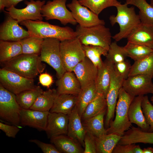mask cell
Returning a JSON list of instances; mask_svg holds the SVG:
<instances>
[{
    "label": "cell",
    "mask_w": 153,
    "mask_h": 153,
    "mask_svg": "<svg viewBox=\"0 0 153 153\" xmlns=\"http://www.w3.org/2000/svg\"><path fill=\"white\" fill-rule=\"evenodd\" d=\"M22 54L20 41H0V61L4 63Z\"/></svg>",
    "instance_id": "obj_28"
},
{
    "label": "cell",
    "mask_w": 153,
    "mask_h": 153,
    "mask_svg": "<svg viewBox=\"0 0 153 153\" xmlns=\"http://www.w3.org/2000/svg\"><path fill=\"white\" fill-rule=\"evenodd\" d=\"M74 72L83 89L95 83L98 68L86 57L74 68Z\"/></svg>",
    "instance_id": "obj_17"
},
{
    "label": "cell",
    "mask_w": 153,
    "mask_h": 153,
    "mask_svg": "<svg viewBox=\"0 0 153 153\" xmlns=\"http://www.w3.org/2000/svg\"><path fill=\"white\" fill-rule=\"evenodd\" d=\"M24 3L26 6L23 8L18 9L12 6L7 8L5 12L19 23L27 20H42L41 10L42 6L45 3V0H30L26 1Z\"/></svg>",
    "instance_id": "obj_11"
},
{
    "label": "cell",
    "mask_w": 153,
    "mask_h": 153,
    "mask_svg": "<svg viewBox=\"0 0 153 153\" xmlns=\"http://www.w3.org/2000/svg\"><path fill=\"white\" fill-rule=\"evenodd\" d=\"M153 76L145 74L129 76L124 80L122 87L129 94L135 97L153 94Z\"/></svg>",
    "instance_id": "obj_12"
},
{
    "label": "cell",
    "mask_w": 153,
    "mask_h": 153,
    "mask_svg": "<svg viewBox=\"0 0 153 153\" xmlns=\"http://www.w3.org/2000/svg\"><path fill=\"white\" fill-rule=\"evenodd\" d=\"M140 74H147L153 76V51L143 59L135 61L131 65L129 76Z\"/></svg>",
    "instance_id": "obj_36"
},
{
    "label": "cell",
    "mask_w": 153,
    "mask_h": 153,
    "mask_svg": "<svg viewBox=\"0 0 153 153\" xmlns=\"http://www.w3.org/2000/svg\"><path fill=\"white\" fill-rule=\"evenodd\" d=\"M29 141L35 144L44 153H60L52 144L46 143L36 139H31Z\"/></svg>",
    "instance_id": "obj_45"
},
{
    "label": "cell",
    "mask_w": 153,
    "mask_h": 153,
    "mask_svg": "<svg viewBox=\"0 0 153 153\" xmlns=\"http://www.w3.org/2000/svg\"><path fill=\"white\" fill-rule=\"evenodd\" d=\"M107 111L106 109L98 114L83 121L82 124L86 132L97 137L107 134L103 122Z\"/></svg>",
    "instance_id": "obj_27"
},
{
    "label": "cell",
    "mask_w": 153,
    "mask_h": 153,
    "mask_svg": "<svg viewBox=\"0 0 153 153\" xmlns=\"http://www.w3.org/2000/svg\"><path fill=\"white\" fill-rule=\"evenodd\" d=\"M60 47L62 63L66 71L73 72L86 57L82 44L77 37L60 41Z\"/></svg>",
    "instance_id": "obj_6"
},
{
    "label": "cell",
    "mask_w": 153,
    "mask_h": 153,
    "mask_svg": "<svg viewBox=\"0 0 153 153\" xmlns=\"http://www.w3.org/2000/svg\"><path fill=\"white\" fill-rule=\"evenodd\" d=\"M107 109L106 98L99 94L87 106L81 118L83 121L94 116Z\"/></svg>",
    "instance_id": "obj_34"
},
{
    "label": "cell",
    "mask_w": 153,
    "mask_h": 153,
    "mask_svg": "<svg viewBox=\"0 0 153 153\" xmlns=\"http://www.w3.org/2000/svg\"><path fill=\"white\" fill-rule=\"evenodd\" d=\"M131 65L125 60L113 64V68L116 74L124 80L129 76Z\"/></svg>",
    "instance_id": "obj_42"
},
{
    "label": "cell",
    "mask_w": 153,
    "mask_h": 153,
    "mask_svg": "<svg viewBox=\"0 0 153 153\" xmlns=\"http://www.w3.org/2000/svg\"><path fill=\"white\" fill-rule=\"evenodd\" d=\"M17 20L8 15L0 27V39L20 41L30 36L28 32L20 26Z\"/></svg>",
    "instance_id": "obj_15"
},
{
    "label": "cell",
    "mask_w": 153,
    "mask_h": 153,
    "mask_svg": "<svg viewBox=\"0 0 153 153\" xmlns=\"http://www.w3.org/2000/svg\"><path fill=\"white\" fill-rule=\"evenodd\" d=\"M121 137L114 134H106L99 137H94L97 153H111Z\"/></svg>",
    "instance_id": "obj_30"
},
{
    "label": "cell",
    "mask_w": 153,
    "mask_h": 153,
    "mask_svg": "<svg viewBox=\"0 0 153 153\" xmlns=\"http://www.w3.org/2000/svg\"><path fill=\"white\" fill-rule=\"evenodd\" d=\"M99 95L95 83L82 89L77 96V100L76 105L80 116L88 105Z\"/></svg>",
    "instance_id": "obj_29"
},
{
    "label": "cell",
    "mask_w": 153,
    "mask_h": 153,
    "mask_svg": "<svg viewBox=\"0 0 153 153\" xmlns=\"http://www.w3.org/2000/svg\"><path fill=\"white\" fill-rule=\"evenodd\" d=\"M44 39L30 36L20 41L22 46V54L40 55Z\"/></svg>",
    "instance_id": "obj_37"
},
{
    "label": "cell",
    "mask_w": 153,
    "mask_h": 153,
    "mask_svg": "<svg viewBox=\"0 0 153 153\" xmlns=\"http://www.w3.org/2000/svg\"><path fill=\"white\" fill-rule=\"evenodd\" d=\"M79 3L98 15L104 9L116 7L121 4L117 0H78Z\"/></svg>",
    "instance_id": "obj_38"
},
{
    "label": "cell",
    "mask_w": 153,
    "mask_h": 153,
    "mask_svg": "<svg viewBox=\"0 0 153 153\" xmlns=\"http://www.w3.org/2000/svg\"><path fill=\"white\" fill-rule=\"evenodd\" d=\"M67 7L71 10L72 15L80 26L89 27L99 25L105 24L104 20L87 7L81 5L78 0H72Z\"/></svg>",
    "instance_id": "obj_14"
},
{
    "label": "cell",
    "mask_w": 153,
    "mask_h": 153,
    "mask_svg": "<svg viewBox=\"0 0 153 153\" xmlns=\"http://www.w3.org/2000/svg\"><path fill=\"white\" fill-rule=\"evenodd\" d=\"M39 79L40 84L47 88L50 87L53 82L52 76L47 73H41Z\"/></svg>",
    "instance_id": "obj_47"
},
{
    "label": "cell",
    "mask_w": 153,
    "mask_h": 153,
    "mask_svg": "<svg viewBox=\"0 0 153 153\" xmlns=\"http://www.w3.org/2000/svg\"><path fill=\"white\" fill-rule=\"evenodd\" d=\"M49 111H42L31 109H22L20 111V124L45 131Z\"/></svg>",
    "instance_id": "obj_16"
},
{
    "label": "cell",
    "mask_w": 153,
    "mask_h": 153,
    "mask_svg": "<svg viewBox=\"0 0 153 153\" xmlns=\"http://www.w3.org/2000/svg\"><path fill=\"white\" fill-rule=\"evenodd\" d=\"M67 0H49L42 7L41 13L47 20H59L64 26L69 23L75 25L77 23L73 18L71 11L67 8Z\"/></svg>",
    "instance_id": "obj_9"
},
{
    "label": "cell",
    "mask_w": 153,
    "mask_h": 153,
    "mask_svg": "<svg viewBox=\"0 0 153 153\" xmlns=\"http://www.w3.org/2000/svg\"><path fill=\"white\" fill-rule=\"evenodd\" d=\"M137 143L153 144V131H145L139 127L131 126L124 132L118 144L124 145Z\"/></svg>",
    "instance_id": "obj_21"
},
{
    "label": "cell",
    "mask_w": 153,
    "mask_h": 153,
    "mask_svg": "<svg viewBox=\"0 0 153 153\" xmlns=\"http://www.w3.org/2000/svg\"><path fill=\"white\" fill-rule=\"evenodd\" d=\"M113 153H143L139 146L135 144L121 145L117 144L114 149Z\"/></svg>",
    "instance_id": "obj_43"
},
{
    "label": "cell",
    "mask_w": 153,
    "mask_h": 153,
    "mask_svg": "<svg viewBox=\"0 0 153 153\" xmlns=\"http://www.w3.org/2000/svg\"><path fill=\"white\" fill-rule=\"evenodd\" d=\"M85 149L83 153H96L94 137L86 132L84 139Z\"/></svg>",
    "instance_id": "obj_44"
},
{
    "label": "cell",
    "mask_w": 153,
    "mask_h": 153,
    "mask_svg": "<svg viewBox=\"0 0 153 153\" xmlns=\"http://www.w3.org/2000/svg\"><path fill=\"white\" fill-rule=\"evenodd\" d=\"M3 68L24 77L33 79L44 70L46 65L37 54H22L3 63Z\"/></svg>",
    "instance_id": "obj_2"
},
{
    "label": "cell",
    "mask_w": 153,
    "mask_h": 153,
    "mask_svg": "<svg viewBox=\"0 0 153 153\" xmlns=\"http://www.w3.org/2000/svg\"><path fill=\"white\" fill-rule=\"evenodd\" d=\"M110 82L106 98L107 111L105 125L107 128L109 127L110 122L114 118L119 91L122 87L124 80L116 74L114 70L113 64L112 63L110 66Z\"/></svg>",
    "instance_id": "obj_13"
},
{
    "label": "cell",
    "mask_w": 153,
    "mask_h": 153,
    "mask_svg": "<svg viewBox=\"0 0 153 153\" xmlns=\"http://www.w3.org/2000/svg\"><path fill=\"white\" fill-rule=\"evenodd\" d=\"M128 5L125 3L117 6L116 15H111L109 18L112 26L116 23L119 26V32L112 37L116 42L127 38L132 30L141 23L139 15L135 13L134 7H128Z\"/></svg>",
    "instance_id": "obj_4"
},
{
    "label": "cell",
    "mask_w": 153,
    "mask_h": 153,
    "mask_svg": "<svg viewBox=\"0 0 153 153\" xmlns=\"http://www.w3.org/2000/svg\"><path fill=\"white\" fill-rule=\"evenodd\" d=\"M56 90L49 89L38 97L30 109L42 111H50L58 94Z\"/></svg>",
    "instance_id": "obj_31"
},
{
    "label": "cell",
    "mask_w": 153,
    "mask_h": 153,
    "mask_svg": "<svg viewBox=\"0 0 153 153\" xmlns=\"http://www.w3.org/2000/svg\"><path fill=\"white\" fill-rule=\"evenodd\" d=\"M73 72L66 71L56 82L58 94H66L77 96L82 90L80 83Z\"/></svg>",
    "instance_id": "obj_19"
},
{
    "label": "cell",
    "mask_w": 153,
    "mask_h": 153,
    "mask_svg": "<svg viewBox=\"0 0 153 153\" xmlns=\"http://www.w3.org/2000/svg\"><path fill=\"white\" fill-rule=\"evenodd\" d=\"M20 24L27 28L30 36L43 39L54 38L60 41L77 37L75 31L68 26L61 27L40 20H27Z\"/></svg>",
    "instance_id": "obj_1"
},
{
    "label": "cell",
    "mask_w": 153,
    "mask_h": 153,
    "mask_svg": "<svg viewBox=\"0 0 153 153\" xmlns=\"http://www.w3.org/2000/svg\"><path fill=\"white\" fill-rule=\"evenodd\" d=\"M143 150V153H153V148L152 147H148L144 148Z\"/></svg>",
    "instance_id": "obj_49"
},
{
    "label": "cell",
    "mask_w": 153,
    "mask_h": 153,
    "mask_svg": "<svg viewBox=\"0 0 153 153\" xmlns=\"http://www.w3.org/2000/svg\"><path fill=\"white\" fill-rule=\"evenodd\" d=\"M24 0H0V10H4L5 7H15L18 3Z\"/></svg>",
    "instance_id": "obj_48"
},
{
    "label": "cell",
    "mask_w": 153,
    "mask_h": 153,
    "mask_svg": "<svg viewBox=\"0 0 153 153\" xmlns=\"http://www.w3.org/2000/svg\"><path fill=\"white\" fill-rule=\"evenodd\" d=\"M141 106L146 121L150 126L149 131H153V105L149 101L147 96H143Z\"/></svg>",
    "instance_id": "obj_41"
},
{
    "label": "cell",
    "mask_w": 153,
    "mask_h": 153,
    "mask_svg": "<svg viewBox=\"0 0 153 153\" xmlns=\"http://www.w3.org/2000/svg\"><path fill=\"white\" fill-rule=\"evenodd\" d=\"M0 84L15 95L34 88L33 79L27 78L3 68L0 69Z\"/></svg>",
    "instance_id": "obj_10"
},
{
    "label": "cell",
    "mask_w": 153,
    "mask_h": 153,
    "mask_svg": "<svg viewBox=\"0 0 153 153\" xmlns=\"http://www.w3.org/2000/svg\"><path fill=\"white\" fill-rule=\"evenodd\" d=\"M0 129L6 135L9 137L15 138L20 131V129L15 125L12 126L0 122Z\"/></svg>",
    "instance_id": "obj_46"
},
{
    "label": "cell",
    "mask_w": 153,
    "mask_h": 153,
    "mask_svg": "<svg viewBox=\"0 0 153 153\" xmlns=\"http://www.w3.org/2000/svg\"><path fill=\"white\" fill-rule=\"evenodd\" d=\"M43 91L39 86L15 95L16 99L22 109H30L37 98Z\"/></svg>",
    "instance_id": "obj_33"
},
{
    "label": "cell",
    "mask_w": 153,
    "mask_h": 153,
    "mask_svg": "<svg viewBox=\"0 0 153 153\" xmlns=\"http://www.w3.org/2000/svg\"><path fill=\"white\" fill-rule=\"evenodd\" d=\"M50 141L61 153H82L84 150L77 141L64 135L50 139Z\"/></svg>",
    "instance_id": "obj_25"
},
{
    "label": "cell",
    "mask_w": 153,
    "mask_h": 153,
    "mask_svg": "<svg viewBox=\"0 0 153 153\" xmlns=\"http://www.w3.org/2000/svg\"><path fill=\"white\" fill-rule=\"evenodd\" d=\"M150 100L152 102V103H153V94L152 96L151 97Z\"/></svg>",
    "instance_id": "obj_51"
},
{
    "label": "cell",
    "mask_w": 153,
    "mask_h": 153,
    "mask_svg": "<svg viewBox=\"0 0 153 153\" xmlns=\"http://www.w3.org/2000/svg\"><path fill=\"white\" fill-rule=\"evenodd\" d=\"M75 31L76 37L82 45L99 46L108 51L112 42L110 29L104 25L84 27L78 24Z\"/></svg>",
    "instance_id": "obj_5"
},
{
    "label": "cell",
    "mask_w": 153,
    "mask_h": 153,
    "mask_svg": "<svg viewBox=\"0 0 153 153\" xmlns=\"http://www.w3.org/2000/svg\"><path fill=\"white\" fill-rule=\"evenodd\" d=\"M60 41L54 38L44 39L40 59L53 68L56 72L58 79L61 78L66 71L63 66L60 51Z\"/></svg>",
    "instance_id": "obj_7"
},
{
    "label": "cell",
    "mask_w": 153,
    "mask_h": 153,
    "mask_svg": "<svg viewBox=\"0 0 153 153\" xmlns=\"http://www.w3.org/2000/svg\"><path fill=\"white\" fill-rule=\"evenodd\" d=\"M117 42H111L106 56V60L113 64L125 60L128 57L124 47L118 45Z\"/></svg>",
    "instance_id": "obj_40"
},
{
    "label": "cell",
    "mask_w": 153,
    "mask_h": 153,
    "mask_svg": "<svg viewBox=\"0 0 153 153\" xmlns=\"http://www.w3.org/2000/svg\"><path fill=\"white\" fill-rule=\"evenodd\" d=\"M86 132L76 105L69 115L67 135L84 147V139Z\"/></svg>",
    "instance_id": "obj_22"
},
{
    "label": "cell",
    "mask_w": 153,
    "mask_h": 153,
    "mask_svg": "<svg viewBox=\"0 0 153 153\" xmlns=\"http://www.w3.org/2000/svg\"><path fill=\"white\" fill-rule=\"evenodd\" d=\"M124 47L128 56L135 61L143 59L153 51V48L129 41Z\"/></svg>",
    "instance_id": "obj_35"
},
{
    "label": "cell",
    "mask_w": 153,
    "mask_h": 153,
    "mask_svg": "<svg viewBox=\"0 0 153 153\" xmlns=\"http://www.w3.org/2000/svg\"><path fill=\"white\" fill-rule=\"evenodd\" d=\"M111 63L106 60L101 66L98 68V72L95 84L99 94L106 98L109 90L110 82V67Z\"/></svg>",
    "instance_id": "obj_26"
},
{
    "label": "cell",
    "mask_w": 153,
    "mask_h": 153,
    "mask_svg": "<svg viewBox=\"0 0 153 153\" xmlns=\"http://www.w3.org/2000/svg\"><path fill=\"white\" fill-rule=\"evenodd\" d=\"M150 4L153 7V0H150Z\"/></svg>",
    "instance_id": "obj_50"
},
{
    "label": "cell",
    "mask_w": 153,
    "mask_h": 153,
    "mask_svg": "<svg viewBox=\"0 0 153 153\" xmlns=\"http://www.w3.org/2000/svg\"><path fill=\"white\" fill-rule=\"evenodd\" d=\"M143 96L134 97L128 108V115L131 123L136 124L144 131H149L150 126L146 121L141 106Z\"/></svg>",
    "instance_id": "obj_23"
},
{
    "label": "cell",
    "mask_w": 153,
    "mask_h": 153,
    "mask_svg": "<svg viewBox=\"0 0 153 153\" xmlns=\"http://www.w3.org/2000/svg\"><path fill=\"white\" fill-rule=\"evenodd\" d=\"M128 41L153 48V27L141 23L127 37Z\"/></svg>",
    "instance_id": "obj_20"
},
{
    "label": "cell",
    "mask_w": 153,
    "mask_h": 153,
    "mask_svg": "<svg viewBox=\"0 0 153 153\" xmlns=\"http://www.w3.org/2000/svg\"><path fill=\"white\" fill-rule=\"evenodd\" d=\"M77 100V96L58 94L49 112L60 113L69 115L76 106Z\"/></svg>",
    "instance_id": "obj_24"
},
{
    "label": "cell",
    "mask_w": 153,
    "mask_h": 153,
    "mask_svg": "<svg viewBox=\"0 0 153 153\" xmlns=\"http://www.w3.org/2000/svg\"><path fill=\"white\" fill-rule=\"evenodd\" d=\"M69 115L49 112L45 131L48 138L67 134Z\"/></svg>",
    "instance_id": "obj_18"
},
{
    "label": "cell",
    "mask_w": 153,
    "mask_h": 153,
    "mask_svg": "<svg viewBox=\"0 0 153 153\" xmlns=\"http://www.w3.org/2000/svg\"><path fill=\"white\" fill-rule=\"evenodd\" d=\"M82 46L86 57L90 59L97 68L101 67L103 62L101 56L103 55L106 56L108 50L99 46L84 45H82Z\"/></svg>",
    "instance_id": "obj_39"
},
{
    "label": "cell",
    "mask_w": 153,
    "mask_h": 153,
    "mask_svg": "<svg viewBox=\"0 0 153 153\" xmlns=\"http://www.w3.org/2000/svg\"><path fill=\"white\" fill-rule=\"evenodd\" d=\"M125 3L137 7L141 22L153 27V7L146 0H126Z\"/></svg>",
    "instance_id": "obj_32"
},
{
    "label": "cell",
    "mask_w": 153,
    "mask_h": 153,
    "mask_svg": "<svg viewBox=\"0 0 153 153\" xmlns=\"http://www.w3.org/2000/svg\"><path fill=\"white\" fill-rule=\"evenodd\" d=\"M22 108L17 102L15 95L0 84V117L14 125L20 124Z\"/></svg>",
    "instance_id": "obj_8"
},
{
    "label": "cell",
    "mask_w": 153,
    "mask_h": 153,
    "mask_svg": "<svg viewBox=\"0 0 153 153\" xmlns=\"http://www.w3.org/2000/svg\"><path fill=\"white\" fill-rule=\"evenodd\" d=\"M135 97L131 95L122 87L119 90L116 107V116L106 129L107 134H114L120 136L132 126L128 115L129 106Z\"/></svg>",
    "instance_id": "obj_3"
}]
</instances>
